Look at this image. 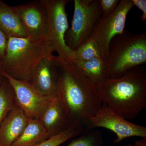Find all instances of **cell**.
<instances>
[{
    "label": "cell",
    "instance_id": "cell-1",
    "mask_svg": "<svg viewBox=\"0 0 146 146\" xmlns=\"http://www.w3.org/2000/svg\"><path fill=\"white\" fill-rule=\"evenodd\" d=\"M57 60L58 99L71 125L88 129L90 120L102 105L96 85L72 61Z\"/></svg>",
    "mask_w": 146,
    "mask_h": 146
},
{
    "label": "cell",
    "instance_id": "cell-2",
    "mask_svg": "<svg viewBox=\"0 0 146 146\" xmlns=\"http://www.w3.org/2000/svg\"><path fill=\"white\" fill-rule=\"evenodd\" d=\"M96 87L102 103L127 121L146 107V71L143 65L121 77L107 79Z\"/></svg>",
    "mask_w": 146,
    "mask_h": 146
},
{
    "label": "cell",
    "instance_id": "cell-3",
    "mask_svg": "<svg viewBox=\"0 0 146 146\" xmlns=\"http://www.w3.org/2000/svg\"><path fill=\"white\" fill-rule=\"evenodd\" d=\"M54 52L48 37L35 41L27 37H9L1 61L3 71L13 78L31 81L40 61Z\"/></svg>",
    "mask_w": 146,
    "mask_h": 146
},
{
    "label": "cell",
    "instance_id": "cell-4",
    "mask_svg": "<svg viewBox=\"0 0 146 146\" xmlns=\"http://www.w3.org/2000/svg\"><path fill=\"white\" fill-rule=\"evenodd\" d=\"M146 63V34L124 31L115 36L110 46L107 60L108 78H117L132 68Z\"/></svg>",
    "mask_w": 146,
    "mask_h": 146
},
{
    "label": "cell",
    "instance_id": "cell-5",
    "mask_svg": "<svg viewBox=\"0 0 146 146\" xmlns=\"http://www.w3.org/2000/svg\"><path fill=\"white\" fill-rule=\"evenodd\" d=\"M70 28L65 36L66 45L76 50L86 42L101 18L99 0H74Z\"/></svg>",
    "mask_w": 146,
    "mask_h": 146
},
{
    "label": "cell",
    "instance_id": "cell-6",
    "mask_svg": "<svg viewBox=\"0 0 146 146\" xmlns=\"http://www.w3.org/2000/svg\"><path fill=\"white\" fill-rule=\"evenodd\" d=\"M133 6L131 0H121L115 10L107 17L101 18L94 27L87 41L97 47L104 60H107L109 57L112 39L124 31L128 13Z\"/></svg>",
    "mask_w": 146,
    "mask_h": 146
},
{
    "label": "cell",
    "instance_id": "cell-7",
    "mask_svg": "<svg viewBox=\"0 0 146 146\" xmlns=\"http://www.w3.org/2000/svg\"><path fill=\"white\" fill-rule=\"evenodd\" d=\"M46 10L48 22V39L59 60L73 62L74 51L66 45L65 36L69 29L65 9L69 0H41Z\"/></svg>",
    "mask_w": 146,
    "mask_h": 146
},
{
    "label": "cell",
    "instance_id": "cell-8",
    "mask_svg": "<svg viewBox=\"0 0 146 146\" xmlns=\"http://www.w3.org/2000/svg\"><path fill=\"white\" fill-rule=\"evenodd\" d=\"M103 127L111 130L116 134L115 144L120 143L126 138L136 136L146 138V127L130 122L117 115L102 103L96 115L91 118L88 129Z\"/></svg>",
    "mask_w": 146,
    "mask_h": 146
},
{
    "label": "cell",
    "instance_id": "cell-9",
    "mask_svg": "<svg viewBox=\"0 0 146 146\" xmlns=\"http://www.w3.org/2000/svg\"><path fill=\"white\" fill-rule=\"evenodd\" d=\"M3 74L13 87L16 106L21 109L27 119H39L52 100L40 94L31 82L13 78L4 71Z\"/></svg>",
    "mask_w": 146,
    "mask_h": 146
},
{
    "label": "cell",
    "instance_id": "cell-10",
    "mask_svg": "<svg viewBox=\"0 0 146 146\" xmlns=\"http://www.w3.org/2000/svg\"><path fill=\"white\" fill-rule=\"evenodd\" d=\"M27 37L36 41L48 36V14L41 0L12 7Z\"/></svg>",
    "mask_w": 146,
    "mask_h": 146
},
{
    "label": "cell",
    "instance_id": "cell-11",
    "mask_svg": "<svg viewBox=\"0 0 146 146\" xmlns=\"http://www.w3.org/2000/svg\"><path fill=\"white\" fill-rule=\"evenodd\" d=\"M58 77L57 57L50 54L43 58L36 66L30 82L44 96L55 99L57 98Z\"/></svg>",
    "mask_w": 146,
    "mask_h": 146
},
{
    "label": "cell",
    "instance_id": "cell-12",
    "mask_svg": "<svg viewBox=\"0 0 146 146\" xmlns=\"http://www.w3.org/2000/svg\"><path fill=\"white\" fill-rule=\"evenodd\" d=\"M39 119L50 138L63 132L71 125L57 98L50 101Z\"/></svg>",
    "mask_w": 146,
    "mask_h": 146
},
{
    "label": "cell",
    "instance_id": "cell-13",
    "mask_svg": "<svg viewBox=\"0 0 146 146\" xmlns=\"http://www.w3.org/2000/svg\"><path fill=\"white\" fill-rule=\"evenodd\" d=\"M28 119L16 106L0 125V146H11L23 133Z\"/></svg>",
    "mask_w": 146,
    "mask_h": 146
},
{
    "label": "cell",
    "instance_id": "cell-14",
    "mask_svg": "<svg viewBox=\"0 0 146 146\" xmlns=\"http://www.w3.org/2000/svg\"><path fill=\"white\" fill-rule=\"evenodd\" d=\"M0 29L7 37H27L12 7L7 5L1 0H0Z\"/></svg>",
    "mask_w": 146,
    "mask_h": 146
},
{
    "label": "cell",
    "instance_id": "cell-15",
    "mask_svg": "<svg viewBox=\"0 0 146 146\" xmlns=\"http://www.w3.org/2000/svg\"><path fill=\"white\" fill-rule=\"evenodd\" d=\"M49 138L39 119H28L23 133L11 146H34Z\"/></svg>",
    "mask_w": 146,
    "mask_h": 146
},
{
    "label": "cell",
    "instance_id": "cell-16",
    "mask_svg": "<svg viewBox=\"0 0 146 146\" xmlns=\"http://www.w3.org/2000/svg\"><path fill=\"white\" fill-rule=\"evenodd\" d=\"M74 63L96 86L108 79L107 60L101 56L85 62Z\"/></svg>",
    "mask_w": 146,
    "mask_h": 146
},
{
    "label": "cell",
    "instance_id": "cell-17",
    "mask_svg": "<svg viewBox=\"0 0 146 146\" xmlns=\"http://www.w3.org/2000/svg\"><path fill=\"white\" fill-rule=\"evenodd\" d=\"M16 106L15 94L13 87L6 78L0 86V125L11 110Z\"/></svg>",
    "mask_w": 146,
    "mask_h": 146
},
{
    "label": "cell",
    "instance_id": "cell-18",
    "mask_svg": "<svg viewBox=\"0 0 146 146\" xmlns=\"http://www.w3.org/2000/svg\"><path fill=\"white\" fill-rule=\"evenodd\" d=\"M86 129L81 126L72 125L63 132L34 146H58L80 135Z\"/></svg>",
    "mask_w": 146,
    "mask_h": 146
},
{
    "label": "cell",
    "instance_id": "cell-19",
    "mask_svg": "<svg viewBox=\"0 0 146 146\" xmlns=\"http://www.w3.org/2000/svg\"><path fill=\"white\" fill-rule=\"evenodd\" d=\"M66 146H102V136L98 130L88 129Z\"/></svg>",
    "mask_w": 146,
    "mask_h": 146
},
{
    "label": "cell",
    "instance_id": "cell-20",
    "mask_svg": "<svg viewBox=\"0 0 146 146\" xmlns=\"http://www.w3.org/2000/svg\"><path fill=\"white\" fill-rule=\"evenodd\" d=\"M99 56H101L100 54L97 47L92 42L86 41L74 51L73 62L78 63L85 62Z\"/></svg>",
    "mask_w": 146,
    "mask_h": 146
},
{
    "label": "cell",
    "instance_id": "cell-21",
    "mask_svg": "<svg viewBox=\"0 0 146 146\" xmlns=\"http://www.w3.org/2000/svg\"><path fill=\"white\" fill-rule=\"evenodd\" d=\"M119 1V0H99L102 18L109 16L115 10Z\"/></svg>",
    "mask_w": 146,
    "mask_h": 146
},
{
    "label": "cell",
    "instance_id": "cell-22",
    "mask_svg": "<svg viewBox=\"0 0 146 146\" xmlns=\"http://www.w3.org/2000/svg\"><path fill=\"white\" fill-rule=\"evenodd\" d=\"M8 37L0 29V62H1L5 54Z\"/></svg>",
    "mask_w": 146,
    "mask_h": 146
},
{
    "label": "cell",
    "instance_id": "cell-23",
    "mask_svg": "<svg viewBox=\"0 0 146 146\" xmlns=\"http://www.w3.org/2000/svg\"><path fill=\"white\" fill-rule=\"evenodd\" d=\"M133 5L136 6L139 9L143 11V15L141 18L142 21H145L146 19V0H131Z\"/></svg>",
    "mask_w": 146,
    "mask_h": 146
},
{
    "label": "cell",
    "instance_id": "cell-24",
    "mask_svg": "<svg viewBox=\"0 0 146 146\" xmlns=\"http://www.w3.org/2000/svg\"><path fill=\"white\" fill-rule=\"evenodd\" d=\"M136 141L133 146H146V138Z\"/></svg>",
    "mask_w": 146,
    "mask_h": 146
},
{
    "label": "cell",
    "instance_id": "cell-25",
    "mask_svg": "<svg viewBox=\"0 0 146 146\" xmlns=\"http://www.w3.org/2000/svg\"><path fill=\"white\" fill-rule=\"evenodd\" d=\"M3 71L1 62H0V86L2 85L3 82L5 80V77L4 76L3 74Z\"/></svg>",
    "mask_w": 146,
    "mask_h": 146
},
{
    "label": "cell",
    "instance_id": "cell-26",
    "mask_svg": "<svg viewBox=\"0 0 146 146\" xmlns=\"http://www.w3.org/2000/svg\"><path fill=\"white\" fill-rule=\"evenodd\" d=\"M124 146H133L132 145H131V144H127V145H125Z\"/></svg>",
    "mask_w": 146,
    "mask_h": 146
}]
</instances>
